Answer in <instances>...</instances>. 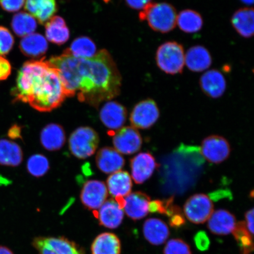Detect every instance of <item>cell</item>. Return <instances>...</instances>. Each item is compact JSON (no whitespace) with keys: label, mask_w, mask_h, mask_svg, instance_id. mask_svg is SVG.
I'll return each instance as SVG.
<instances>
[{"label":"cell","mask_w":254,"mask_h":254,"mask_svg":"<svg viewBox=\"0 0 254 254\" xmlns=\"http://www.w3.org/2000/svg\"><path fill=\"white\" fill-rule=\"evenodd\" d=\"M184 224H185V220L181 212L170 217V224L172 227L179 228L183 226Z\"/></svg>","instance_id":"ab89813d"},{"label":"cell","mask_w":254,"mask_h":254,"mask_svg":"<svg viewBox=\"0 0 254 254\" xmlns=\"http://www.w3.org/2000/svg\"><path fill=\"white\" fill-rule=\"evenodd\" d=\"M108 192L116 200L122 199L131 193V176L126 171H119L111 174L107 181Z\"/></svg>","instance_id":"d6986e66"},{"label":"cell","mask_w":254,"mask_h":254,"mask_svg":"<svg viewBox=\"0 0 254 254\" xmlns=\"http://www.w3.org/2000/svg\"><path fill=\"white\" fill-rule=\"evenodd\" d=\"M32 245L39 254H85L81 247L64 237H36Z\"/></svg>","instance_id":"8992f818"},{"label":"cell","mask_w":254,"mask_h":254,"mask_svg":"<svg viewBox=\"0 0 254 254\" xmlns=\"http://www.w3.org/2000/svg\"><path fill=\"white\" fill-rule=\"evenodd\" d=\"M214 212V205L204 193L193 195L187 200L184 212L188 220L196 224L204 223Z\"/></svg>","instance_id":"52a82bcc"},{"label":"cell","mask_w":254,"mask_h":254,"mask_svg":"<svg viewBox=\"0 0 254 254\" xmlns=\"http://www.w3.org/2000/svg\"><path fill=\"white\" fill-rule=\"evenodd\" d=\"M127 116L126 108L116 101L107 103L100 112L101 122L107 128L112 130L122 128L126 123Z\"/></svg>","instance_id":"9a60e30c"},{"label":"cell","mask_w":254,"mask_h":254,"mask_svg":"<svg viewBox=\"0 0 254 254\" xmlns=\"http://www.w3.org/2000/svg\"><path fill=\"white\" fill-rule=\"evenodd\" d=\"M208 221L209 230L217 236H226L233 233L237 224L235 216L222 209L212 212Z\"/></svg>","instance_id":"ac0fdd59"},{"label":"cell","mask_w":254,"mask_h":254,"mask_svg":"<svg viewBox=\"0 0 254 254\" xmlns=\"http://www.w3.org/2000/svg\"><path fill=\"white\" fill-rule=\"evenodd\" d=\"M11 95L15 102L28 103L40 112L57 109L66 97L58 71L43 59L24 64Z\"/></svg>","instance_id":"7a4b0ae2"},{"label":"cell","mask_w":254,"mask_h":254,"mask_svg":"<svg viewBox=\"0 0 254 254\" xmlns=\"http://www.w3.org/2000/svg\"><path fill=\"white\" fill-rule=\"evenodd\" d=\"M159 117L160 111L156 103L147 99L136 105L130 116V122L136 129H147L157 122Z\"/></svg>","instance_id":"ba28073f"},{"label":"cell","mask_w":254,"mask_h":254,"mask_svg":"<svg viewBox=\"0 0 254 254\" xmlns=\"http://www.w3.org/2000/svg\"><path fill=\"white\" fill-rule=\"evenodd\" d=\"M240 1L247 5H253L254 3V0H240Z\"/></svg>","instance_id":"ee69618b"},{"label":"cell","mask_w":254,"mask_h":254,"mask_svg":"<svg viewBox=\"0 0 254 254\" xmlns=\"http://www.w3.org/2000/svg\"><path fill=\"white\" fill-rule=\"evenodd\" d=\"M97 166L106 174H112L122 169L125 161L122 154L115 148L104 147L98 151L96 158Z\"/></svg>","instance_id":"e0dca14e"},{"label":"cell","mask_w":254,"mask_h":254,"mask_svg":"<svg viewBox=\"0 0 254 254\" xmlns=\"http://www.w3.org/2000/svg\"><path fill=\"white\" fill-rule=\"evenodd\" d=\"M25 0H0V5L4 11L16 12L23 7Z\"/></svg>","instance_id":"8d00e7d4"},{"label":"cell","mask_w":254,"mask_h":254,"mask_svg":"<svg viewBox=\"0 0 254 254\" xmlns=\"http://www.w3.org/2000/svg\"><path fill=\"white\" fill-rule=\"evenodd\" d=\"M108 193L106 184L101 181L90 180L82 187L80 199L85 207L97 210L107 201Z\"/></svg>","instance_id":"8fae6325"},{"label":"cell","mask_w":254,"mask_h":254,"mask_svg":"<svg viewBox=\"0 0 254 254\" xmlns=\"http://www.w3.org/2000/svg\"><path fill=\"white\" fill-rule=\"evenodd\" d=\"M150 202V196L144 192L130 193L125 198L123 209L132 220H141L148 215Z\"/></svg>","instance_id":"5bb4252c"},{"label":"cell","mask_w":254,"mask_h":254,"mask_svg":"<svg viewBox=\"0 0 254 254\" xmlns=\"http://www.w3.org/2000/svg\"><path fill=\"white\" fill-rule=\"evenodd\" d=\"M203 23L201 14L192 9H184L177 15V24L186 33H197L202 29Z\"/></svg>","instance_id":"f1b7e54d"},{"label":"cell","mask_w":254,"mask_h":254,"mask_svg":"<svg viewBox=\"0 0 254 254\" xmlns=\"http://www.w3.org/2000/svg\"><path fill=\"white\" fill-rule=\"evenodd\" d=\"M68 52L72 56L81 59H90L96 55L97 48L90 39L86 37L77 38L71 44Z\"/></svg>","instance_id":"4dcf8cb0"},{"label":"cell","mask_w":254,"mask_h":254,"mask_svg":"<svg viewBox=\"0 0 254 254\" xmlns=\"http://www.w3.org/2000/svg\"><path fill=\"white\" fill-rule=\"evenodd\" d=\"M58 71L66 97L97 107L120 93L122 76L110 53L102 50L90 59L77 58L66 50L49 61Z\"/></svg>","instance_id":"6da1fadb"},{"label":"cell","mask_w":254,"mask_h":254,"mask_svg":"<svg viewBox=\"0 0 254 254\" xmlns=\"http://www.w3.org/2000/svg\"><path fill=\"white\" fill-rule=\"evenodd\" d=\"M25 9L41 24L49 21L57 11L56 0H25Z\"/></svg>","instance_id":"cb8c5ba5"},{"label":"cell","mask_w":254,"mask_h":254,"mask_svg":"<svg viewBox=\"0 0 254 254\" xmlns=\"http://www.w3.org/2000/svg\"><path fill=\"white\" fill-rule=\"evenodd\" d=\"M0 254H14V253L7 247L0 246Z\"/></svg>","instance_id":"7bdbcfd3"},{"label":"cell","mask_w":254,"mask_h":254,"mask_svg":"<svg viewBox=\"0 0 254 254\" xmlns=\"http://www.w3.org/2000/svg\"><path fill=\"white\" fill-rule=\"evenodd\" d=\"M233 234L240 247L241 254H251L253 252V236L248 230L245 222H238Z\"/></svg>","instance_id":"1f68e13d"},{"label":"cell","mask_w":254,"mask_h":254,"mask_svg":"<svg viewBox=\"0 0 254 254\" xmlns=\"http://www.w3.org/2000/svg\"><path fill=\"white\" fill-rule=\"evenodd\" d=\"M46 35L50 42L62 45L69 39V31L64 20L59 16H55L46 25Z\"/></svg>","instance_id":"4316f807"},{"label":"cell","mask_w":254,"mask_h":254,"mask_svg":"<svg viewBox=\"0 0 254 254\" xmlns=\"http://www.w3.org/2000/svg\"><path fill=\"white\" fill-rule=\"evenodd\" d=\"M201 152L206 160L220 164L230 156L231 149L226 139L219 135H211L203 140Z\"/></svg>","instance_id":"30bf717a"},{"label":"cell","mask_w":254,"mask_h":254,"mask_svg":"<svg viewBox=\"0 0 254 254\" xmlns=\"http://www.w3.org/2000/svg\"><path fill=\"white\" fill-rule=\"evenodd\" d=\"M199 85L204 93L212 98L221 97L227 88L226 79L217 69L205 72L199 79Z\"/></svg>","instance_id":"2e32d148"},{"label":"cell","mask_w":254,"mask_h":254,"mask_svg":"<svg viewBox=\"0 0 254 254\" xmlns=\"http://www.w3.org/2000/svg\"><path fill=\"white\" fill-rule=\"evenodd\" d=\"M11 72V65L8 60L0 56V81L7 79Z\"/></svg>","instance_id":"74e56055"},{"label":"cell","mask_w":254,"mask_h":254,"mask_svg":"<svg viewBox=\"0 0 254 254\" xmlns=\"http://www.w3.org/2000/svg\"><path fill=\"white\" fill-rule=\"evenodd\" d=\"M157 167L156 161L148 152L136 155L131 161V174L136 184H143L152 176Z\"/></svg>","instance_id":"4fadbf2b"},{"label":"cell","mask_w":254,"mask_h":254,"mask_svg":"<svg viewBox=\"0 0 254 254\" xmlns=\"http://www.w3.org/2000/svg\"><path fill=\"white\" fill-rule=\"evenodd\" d=\"M212 57L209 51L202 46L190 47L185 54V65L190 71L202 72L210 67Z\"/></svg>","instance_id":"ffe728a7"},{"label":"cell","mask_w":254,"mask_h":254,"mask_svg":"<svg viewBox=\"0 0 254 254\" xmlns=\"http://www.w3.org/2000/svg\"><path fill=\"white\" fill-rule=\"evenodd\" d=\"M40 141L43 147L48 151L59 150L65 142L64 130L57 124H49L41 131Z\"/></svg>","instance_id":"7402d4cb"},{"label":"cell","mask_w":254,"mask_h":254,"mask_svg":"<svg viewBox=\"0 0 254 254\" xmlns=\"http://www.w3.org/2000/svg\"><path fill=\"white\" fill-rule=\"evenodd\" d=\"M246 224L248 230L251 235L253 236L254 234V209L247 211L246 214Z\"/></svg>","instance_id":"60d3db41"},{"label":"cell","mask_w":254,"mask_h":254,"mask_svg":"<svg viewBox=\"0 0 254 254\" xmlns=\"http://www.w3.org/2000/svg\"><path fill=\"white\" fill-rule=\"evenodd\" d=\"M231 24L241 37L249 39L254 32V13L253 8L238 9L231 17Z\"/></svg>","instance_id":"603a6c76"},{"label":"cell","mask_w":254,"mask_h":254,"mask_svg":"<svg viewBox=\"0 0 254 254\" xmlns=\"http://www.w3.org/2000/svg\"><path fill=\"white\" fill-rule=\"evenodd\" d=\"M21 131L20 127L17 125H14L9 128L8 132V135L9 138L12 139H17L21 138Z\"/></svg>","instance_id":"b9f144b4"},{"label":"cell","mask_w":254,"mask_h":254,"mask_svg":"<svg viewBox=\"0 0 254 254\" xmlns=\"http://www.w3.org/2000/svg\"><path fill=\"white\" fill-rule=\"evenodd\" d=\"M91 249L92 254H121L122 244L115 234L104 233L95 238Z\"/></svg>","instance_id":"d4e9b609"},{"label":"cell","mask_w":254,"mask_h":254,"mask_svg":"<svg viewBox=\"0 0 254 254\" xmlns=\"http://www.w3.org/2000/svg\"><path fill=\"white\" fill-rule=\"evenodd\" d=\"M158 67L167 74H180L185 65V53L182 44L168 41L158 47L155 55Z\"/></svg>","instance_id":"277c9868"},{"label":"cell","mask_w":254,"mask_h":254,"mask_svg":"<svg viewBox=\"0 0 254 254\" xmlns=\"http://www.w3.org/2000/svg\"><path fill=\"white\" fill-rule=\"evenodd\" d=\"M23 160V151L20 145L8 139H0V165L17 167L20 166Z\"/></svg>","instance_id":"484cf974"},{"label":"cell","mask_w":254,"mask_h":254,"mask_svg":"<svg viewBox=\"0 0 254 254\" xmlns=\"http://www.w3.org/2000/svg\"><path fill=\"white\" fill-rule=\"evenodd\" d=\"M14 44V39L11 32L8 28L0 26V56L8 55Z\"/></svg>","instance_id":"e575fe53"},{"label":"cell","mask_w":254,"mask_h":254,"mask_svg":"<svg viewBox=\"0 0 254 254\" xmlns=\"http://www.w3.org/2000/svg\"><path fill=\"white\" fill-rule=\"evenodd\" d=\"M114 148L121 154L135 153L141 147L142 138L137 129L133 127L121 128L114 135Z\"/></svg>","instance_id":"9c48e42d"},{"label":"cell","mask_w":254,"mask_h":254,"mask_svg":"<svg viewBox=\"0 0 254 254\" xmlns=\"http://www.w3.org/2000/svg\"><path fill=\"white\" fill-rule=\"evenodd\" d=\"M143 234L146 240L152 245L160 246L169 237L170 230L163 221L158 218H149L143 225Z\"/></svg>","instance_id":"44dd1931"},{"label":"cell","mask_w":254,"mask_h":254,"mask_svg":"<svg viewBox=\"0 0 254 254\" xmlns=\"http://www.w3.org/2000/svg\"><path fill=\"white\" fill-rule=\"evenodd\" d=\"M99 144V136L91 127H81L73 131L68 140L69 150L79 159L93 155Z\"/></svg>","instance_id":"5b68a950"},{"label":"cell","mask_w":254,"mask_h":254,"mask_svg":"<svg viewBox=\"0 0 254 254\" xmlns=\"http://www.w3.org/2000/svg\"><path fill=\"white\" fill-rule=\"evenodd\" d=\"M177 18L176 8L167 2H150L139 14V20L147 22L152 30L163 34L174 30Z\"/></svg>","instance_id":"3957f363"},{"label":"cell","mask_w":254,"mask_h":254,"mask_svg":"<svg viewBox=\"0 0 254 254\" xmlns=\"http://www.w3.org/2000/svg\"><path fill=\"white\" fill-rule=\"evenodd\" d=\"M151 0H125L127 4L136 10H142L146 6L150 4Z\"/></svg>","instance_id":"f35d334b"},{"label":"cell","mask_w":254,"mask_h":254,"mask_svg":"<svg viewBox=\"0 0 254 254\" xmlns=\"http://www.w3.org/2000/svg\"><path fill=\"white\" fill-rule=\"evenodd\" d=\"M27 168L28 173L32 176L40 177L46 174L49 170L50 163L44 155L35 154L28 158Z\"/></svg>","instance_id":"d6a6232c"},{"label":"cell","mask_w":254,"mask_h":254,"mask_svg":"<svg viewBox=\"0 0 254 254\" xmlns=\"http://www.w3.org/2000/svg\"><path fill=\"white\" fill-rule=\"evenodd\" d=\"M164 254H192L189 244L182 239H172L165 246Z\"/></svg>","instance_id":"836d02e7"},{"label":"cell","mask_w":254,"mask_h":254,"mask_svg":"<svg viewBox=\"0 0 254 254\" xmlns=\"http://www.w3.org/2000/svg\"><path fill=\"white\" fill-rule=\"evenodd\" d=\"M195 246L201 252H205L210 246V240L205 231H200L193 238Z\"/></svg>","instance_id":"d590c367"},{"label":"cell","mask_w":254,"mask_h":254,"mask_svg":"<svg viewBox=\"0 0 254 254\" xmlns=\"http://www.w3.org/2000/svg\"><path fill=\"white\" fill-rule=\"evenodd\" d=\"M20 49L25 56L31 57H40L47 52V41L42 35L31 34L22 39L20 43Z\"/></svg>","instance_id":"83f0119b"},{"label":"cell","mask_w":254,"mask_h":254,"mask_svg":"<svg viewBox=\"0 0 254 254\" xmlns=\"http://www.w3.org/2000/svg\"><path fill=\"white\" fill-rule=\"evenodd\" d=\"M11 27L18 37H25L33 34L37 27L34 17L26 12H20L15 14L12 18Z\"/></svg>","instance_id":"f546056e"},{"label":"cell","mask_w":254,"mask_h":254,"mask_svg":"<svg viewBox=\"0 0 254 254\" xmlns=\"http://www.w3.org/2000/svg\"><path fill=\"white\" fill-rule=\"evenodd\" d=\"M124 215L122 205L116 199L111 198L107 200L98 209L97 217L101 226L115 229L122 224Z\"/></svg>","instance_id":"7c38bea8"}]
</instances>
